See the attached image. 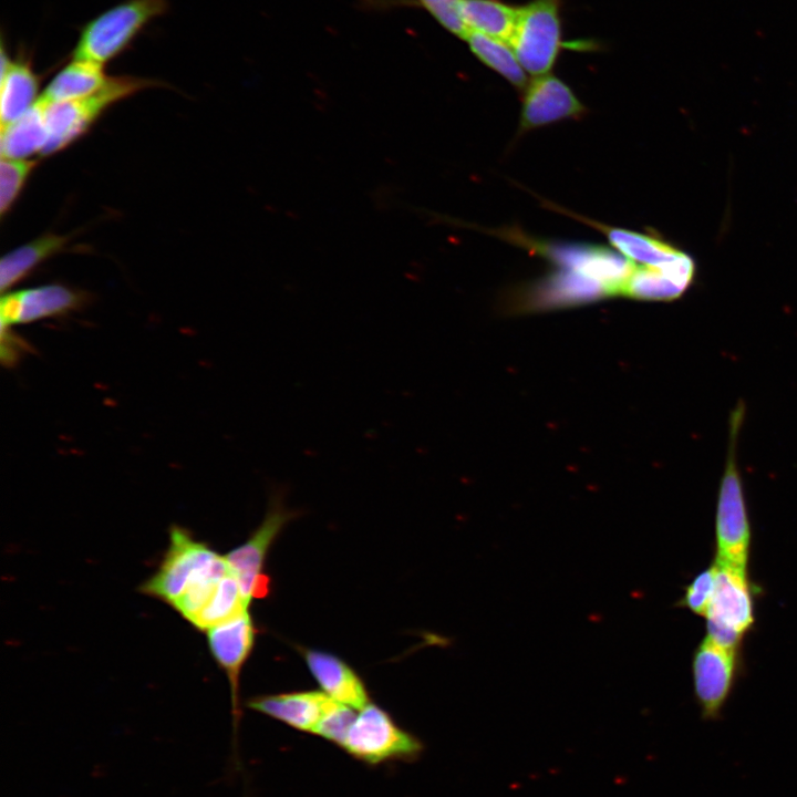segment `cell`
<instances>
[{
  "label": "cell",
  "instance_id": "1",
  "mask_svg": "<svg viewBox=\"0 0 797 797\" xmlns=\"http://www.w3.org/2000/svg\"><path fill=\"white\" fill-rule=\"evenodd\" d=\"M744 415L745 405L739 401L729 416L727 458L721 477L715 515L714 561L747 569L752 528L736 453Z\"/></svg>",
  "mask_w": 797,
  "mask_h": 797
},
{
  "label": "cell",
  "instance_id": "2",
  "mask_svg": "<svg viewBox=\"0 0 797 797\" xmlns=\"http://www.w3.org/2000/svg\"><path fill=\"white\" fill-rule=\"evenodd\" d=\"M230 572L225 556L194 538L187 529L174 525L169 529L168 548L153 576L142 583V593L173 605L200 582L221 578Z\"/></svg>",
  "mask_w": 797,
  "mask_h": 797
},
{
  "label": "cell",
  "instance_id": "3",
  "mask_svg": "<svg viewBox=\"0 0 797 797\" xmlns=\"http://www.w3.org/2000/svg\"><path fill=\"white\" fill-rule=\"evenodd\" d=\"M167 9V0H125L107 9L83 25L72 58L104 66Z\"/></svg>",
  "mask_w": 797,
  "mask_h": 797
},
{
  "label": "cell",
  "instance_id": "4",
  "mask_svg": "<svg viewBox=\"0 0 797 797\" xmlns=\"http://www.w3.org/2000/svg\"><path fill=\"white\" fill-rule=\"evenodd\" d=\"M149 80L133 76H113L94 94L85 97L44 102V117L49 133L41 155L53 154L79 138L112 104L152 86Z\"/></svg>",
  "mask_w": 797,
  "mask_h": 797
},
{
  "label": "cell",
  "instance_id": "5",
  "mask_svg": "<svg viewBox=\"0 0 797 797\" xmlns=\"http://www.w3.org/2000/svg\"><path fill=\"white\" fill-rule=\"evenodd\" d=\"M714 563L715 588L704 617L706 635L722 646L739 650L755 622V586L747 569Z\"/></svg>",
  "mask_w": 797,
  "mask_h": 797
},
{
  "label": "cell",
  "instance_id": "6",
  "mask_svg": "<svg viewBox=\"0 0 797 797\" xmlns=\"http://www.w3.org/2000/svg\"><path fill=\"white\" fill-rule=\"evenodd\" d=\"M562 0H531L518 7V17L509 45L524 70L535 76L548 74L561 41Z\"/></svg>",
  "mask_w": 797,
  "mask_h": 797
},
{
  "label": "cell",
  "instance_id": "7",
  "mask_svg": "<svg viewBox=\"0 0 797 797\" xmlns=\"http://www.w3.org/2000/svg\"><path fill=\"white\" fill-rule=\"evenodd\" d=\"M297 515L286 505L283 489L275 487L261 524L244 544L225 556L248 605L253 598L267 594L269 579L262 572L267 553L283 527Z\"/></svg>",
  "mask_w": 797,
  "mask_h": 797
},
{
  "label": "cell",
  "instance_id": "8",
  "mask_svg": "<svg viewBox=\"0 0 797 797\" xmlns=\"http://www.w3.org/2000/svg\"><path fill=\"white\" fill-rule=\"evenodd\" d=\"M341 746L369 763L414 756L422 748L417 738L400 728L373 703L359 711Z\"/></svg>",
  "mask_w": 797,
  "mask_h": 797
},
{
  "label": "cell",
  "instance_id": "9",
  "mask_svg": "<svg viewBox=\"0 0 797 797\" xmlns=\"http://www.w3.org/2000/svg\"><path fill=\"white\" fill-rule=\"evenodd\" d=\"M738 665V650L722 646L707 635L695 649L692 659L693 686L704 720L721 717L733 691Z\"/></svg>",
  "mask_w": 797,
  "mask_h": 797
},
{
  "label": "cell",
  "instance_id": "10",
  "mask_svg": "<svg viewBox=\"0 0 797 797\" xmlns=\"http://www.w3.org/2000/svg\"><path fill=\"white\" fill-rule=\"evenodd\" d=\"M85 301L83 292L56 283L3 293L0 303L1 325L11 327L63 315L79 309Z\"/></svg>",
  "mask_w": 797,
  "mask_h": 797
},
{
  "label": "cell",
  "instance_id": "11",
  "mask_svg": "<svg viewBox=\"0 0 797 797\" xmlns=\"http://www.w3.org/2000/svg\"><path fill=\"white\" fill-rule=\"evenodd\" d=\"M694 276L695 262L684 251L662 263H634L621 294L645 301H672L690 288Z\"/></svg>",
  "mask_w": 797,
  "mask_h": 797
},
{
  "label": "cell",
  "instance_id": "12",
  "mask_svg": "<svg viewBox=\"0 0 797 797\" xmlns=\"http://www.w3.org/2000/svg\"><path fill=\"white\" fill-rule=\"evenodd\" d=\"M584 112L565 82L553 75H540L525 87L519 130L526 132L563 118H577Z\"/></svg>",
  "mask_w": 797,
  "mask_h": 797
},
{
  "label": "cell",
  "instance_id": "13",
  "mask_svg": "<svg viewBox=\"0 0 797 797\" xmlns=\"http://www.w3.org/2000/svg\"><path fill=\"white\" fill-rule=\"evenodd\" d=\"M205 632L208 649L227 674L232 698L236 701L239 674L255 644L256 629L252 619L246 610Z\"/></svg>",
  "mask_w": 797,
  "mask_h": 797
},
{
  "label": "cell",
  "instance_id": "14",
  "mask_svg": "<svg viewBox=\"0 0 797 797\" xmlns=\"http://www.w3.org/2000/svg\"><path fill=\"white\" fill-rule=\"evenodd\" d=\"M337 701L321 691L292 692L250 698L247 706L300 731H315Z\"/></svg>",
  "mask_w": 797,
  "mask_h": 797
},
{
  "label": "cell",
  "instance_id": "15",
  "mask_svg": "<svg viewBox=\"0 0 797 797\" xmlns=\"http://www.w3.org/2000/svg\"><path fill=\"white\" fill-rule=\"evenodd\" d=\"M306 663L321 690L332 700L360 711L370 703L359 675L338 656L318 650H304Z\"/></svg>",
  "mask_w": 797,
  "mask_h": 797
},
{
  "label": "cell",
  "instance_id": "16",
  "mask_svg": "<svg viewBox=\"0 0 797 797\" xmlns=\"http://www.w3.org/2000/svg\"><path fill=\"white\" fill-rule=\"evenodd\" d=\"M0 123L1 126L19 118L39 100V77L27 60H11L1 53Z\"/></svg>",
  "mask_w": 797,
  "mask_h": 797
},
{
  "label": "cell",
  "instance_id": "17",
  "mask_svg": "<svg viewBox=\"0 0 797 797\" xmlns=\"http://www.w3.org/2000/svg\"><path fill=\"white\" fill-rule=\"evenodd\" d=\"M49 139L44 106L39 99L15 121L1 126V158L28 159L42 153Z\"/></svg>",
  "mask_w": 797,
  "mask_h": 797
},
{
  "label": "cell",
  "instance_id": "18",
  "mask_svg": "<svg viewBox=\"0 0 797 797\" xmlns=\"http://www.w3.org/2000/svg\"><path fill=\"white\" fill-rule=\"evenodd\" d=\"M108 79L103 65L73 59L51 80L39 97L48 103L85 97L102 89Z\"/></svg>",
  "mask_w": 797,
  "mask_h": 797
},
{
  "label": "cell",
  "instance_id": "19",
  "mask_svg": "<svg viewBox=\"0 0 797 797\" xmlns=\"http://www.w3.org/2000/svg\"><path fill=\"white\" fill-rule=\"evenodd\" d=\"M69 237L45 234L3 256L0 261L1 292L25 278L37 266L61 251Z\"/></svg>",
  "mask_w": 797,
  "mask_h": 797
},
{
  "label": "cell",
  "instance_id": "20",
  "mask_svg": "<svg viewBox=\"0 0 797 797\" xmlns=\"http://www.w3.org/2000/svg\"><path fill=\"white\" fill-rule=\"evenodd\" d=\"M462 15L468 32H478L509 43L518 7L501 0H462Z\"/></svg>",
  "mask_w": 797,
  "mask_h": 797
},
{
  "label": "cell",
  "instance_id": "21",
  "mask_svg": "<svg viewBox=\"0 0 797 797\" xmlns=\"http://www.w3.org/2000/svg\"><path fill=\"white\" fill-rule=\"evenodd\" d=\"M592 225L605 234L610 244L617 248L622 256L636 265L662 263L676 258L683 252L655 236L607 227L596 222H592Z\"/></svg>",
  "mask_w": 797,
  "mask_h": 797
},
{
  "label": "cell",
  "instance_id": "22",
  "mask_svg": "<svg viewBox=\"0 0 797 797\" xmlns=\"http://www.w3.org/2000/svg\"><path fill=\"white\" fill-rule=\"evenodd\" d=\"M464 40L482 63L499 73L517 89L522 90L527 86L526 71L507 42L472 31Z\"/></svg>",
  "mask_w": 797,
  "mask_h": 797
},
{
  "label": "cell",
  "instance_id": "23",
  "mask_svg": "<svg viewBox=\"0 0 797 797\" xmlns=\"http://www.w3.org/2000/svg\"><path fill=\"white\" fill-rule=\"evenodd\" d=\"M248 607L239 582L230 571L219 581L210 601L196 615L190 624L197 630L207 631L209 628L248 610Z\"/></svg>",
  "mask_w": 797,
  "mask_h": 797
},
{
  "label": "cell",
  "instance_id": "24",
  "mask_svg": "<svg viewBox=\"0 0 797 797\" xmlns=\"http://www.w3.org/2000/svg\"><path fill=\"white\" fill-rule=\"evenodd\" d=\"M35 166L37 162L33 159L1 158L0 213L2 216L11 208Z\"/></svg>",
  "mask_w": 797,
  "mask_h": 797
},
{
  "label": "cell",
  "instance_id": "25",
  "mask_svg": "<svg viewBox=\"0 0 797 797\" xmlns=\"http://www.w3.org/2000/svg\"><path fill=\"white\" fill-rule=\"evenodd\" d=\"M715 580L716 565L713 562L710 567L697 573L684 588V593L676 604L690 610L696 615L705 617L713 597Z\"/></svg>",
  "mask_w": 797,
  "mask_h": 797
},
{
  "label": "cell",
  "instance_id": "26",
  "mask_svg": "<svg viewBox=\"0 0 797 797\" xmlns=\"http://www.w3.org/2000/svg\"><path fill=\"white\" fill-rule=\"evenodd\" d=\"M441 27L449 33L465 39L468 30L462 15V0H416Z\"/></svg>",
  "mask_w": 797,
  "mask_h": 797
},
{
  "label": "cell",
  "instance_id": "27",
  "mask_svg": "<svg viewBox=\"0 0 797 797\" xmlns=\"http://www.w3.org/2000/svg\"><path fill=\"white\" fill-rule=\"evenodd\" d=\"M356 714L354 708L335 702L319 724L315 734L341 746Z\"/></svg>",
  "mask_w": 797,
  "mask_h": 797
},
{
  "label": "cell",
  "instance_id": "28",
  "mask_svg": "<svg viewBox=\"0 0 797 797\" xmlns=\"http://www.w3.org/2000/svg\"><path fill=\"white\" fill-rule=\"evenodd\" d=\"M27 348L25 341L15 335L11 327L1 325V362L3 365L15 364Z\"/></svg>",
  "mask_w": 797,
  "mask_h": 797
}]
</instances>
